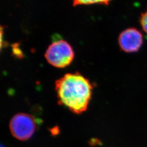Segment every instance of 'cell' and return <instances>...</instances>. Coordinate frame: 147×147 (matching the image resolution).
Here are the masks:
<instances>
[{"mask_svg":"<svg viewBox=\"0 0 147 147\" xmlns=\"http://www.w3.org/2000/svg\"><path fill=\"white\" fill-rule=\"evenodd\" d=\"M45 57L51 65L63 68L72 62L74 52L68 42L64 40H59L49 45L45 53Z\"/></svg>","mask_w":147,"mask_h":147,"instance_id":"7a4b0ae2","label":"cell"},{"mask_svg":"<svg viewBox=\"0 0 147 147\" xmlns=\"http://www.w3.org/2000/svg\"><path fill=\"white\" fill-rule=\"evenodd\" d=\"M142 33L135 28H129L121 32L118 44L121 50L126 53L137 52L143 45Z\"/></svg>","mask_w":147,"mask_h":147,"instance_id":"277c9868","label":"cell"},{"mask_svg":"<svg viewBox=\"0 0 147 147\" xmlns=\"http://www.w3.org/2000/svg\"><path fill=\"white\" fill-rule=\"evenodd\" d=\"M59 102L76 114L87 110L92 94V85L79 73H68L56 81Z\"/></svg>","mask_w":147,"mask_h":147,"instance_id":"6da1fadb","label":"cell"},{"mask_svg":"<svg viewBox=\"0 0 147 147\" xmlns=\"http://www.w3.org/2000/svg\"><path fill=\"white\" fill-rule=\"evenodd\" d=\"M111 0H72L74 6L88 5L92 4H101L109 5Z\"/></svg>","mask_w":147,"mask_h":147,"instance_id":"5b68a950","label":"cell"},{"mask_svg":"<svg viewBox=\"0 0 147 147\" xmlns=\"http://www.w3.org/2000/svg\"><path fill=\"white\" fill-rule=\"evenodd\" d=\"M140 22L143 31L147 33V11L141 14L140 19Z\"/></svg>","mask_w":147,"mask_h":147,"instance_id":"8992f818","label":"cell"},{"mask_svg":"<svg viewBox=\"0 0 147 147\" xmlns=\"http://www.w3.org/2000/svg\"><path fill=\"white\" fill-rule=\"evenodd\" d=\"M9 129L12 135L20 141L30 138L36 129L34 118L26 113H19L11 119Z\"/></svg>","mask_w":147,"mask_h":147,"instance_id":"3957f363","label":"cell"}]
</instances>
